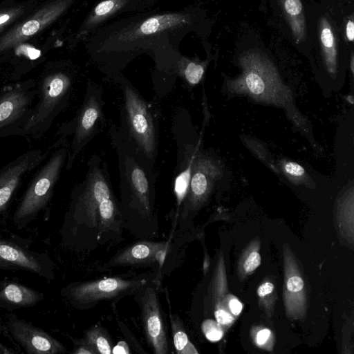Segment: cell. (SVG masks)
I'll return each mask as SVG.
<instances>
[{
  "instance_id": "1",
  "label": "cell",
  "mask_w": 354,
  "mask_h": 354,
  "mask_svg": "<svg viewBox=\"0 0 354 354\" xmlns=\"http://www.w3.org/2000/svg\"><path fill=\"white\" fill-rule=\"evenodd\" d=\"M189 13L183 11L140 15L118 21L95 30L90 37L88 49L93 59L107 74L112 62L119 58L136 56V51L168 39H180L191 25Z\"/></svg>"
},
{
  "instance_id": "2",
  "label": "cell",
  "mask_w": 354,
  "mask_h": 354,
  "mask_svg": "<svg viewBox=\"0 0 354 354\" xmlns=\"http://www.w3.org/2000/svg\"><path fill=\"white\" fill-rule=\"evenodd\" d=\"M109 137L119 169V209L124 228L139 240H151L159 232L156 209V174L122 140L110 124Z\"/></svg>"
},
{
  "instance_id": "3",
  "label": "cell",
  "mask_w": 354,
  "mask_h": 354,
  "mask_svg": "<svg viewBox=\"0 0 354 354\" xmlns=\"http://www.w3.org/2000/svg\"><path fill=\"white\" fill-rule=\"evenodd\" d=\"M113 192L106 162L101 156L93 153L83 180L71 192L60 230L65 247L88 253L100 248V205Z\"/></svg>"
},
{
  "instance_id": "4",
  "label": "cell",
  "mask_w": 354,
  "mask_h": 354,
  "mask_svg": "<svg viewBox=\"0 0 354 354\" xmlns=\"http://www.w3.org/2000/svg\"><path fill=\"white\" fill-rule=\"evenodd\" d=\"M122 93L120 126L124 142L154 169L158 149V112L123 75L112 78Z\"/></svg>"
},
{
  "instance_id": "5",
  "label": "cell",
  "mask_w": 354,
  "mask_h": 354,
  "mask_svg": "<svg viewBox=\"0 0 354 354\" xmlns=\"http://www.w3.org/2000/svg\"><path fill=\"white\" fill-rule=\"evenodd\" d=\"M104 105L102 87L88 80L84 99L75 116L63 123L56 133V142L67 145V170L72 168L85 147L105 126Z\"/></svg>"
},
{
  "instance_id": "6",
  "label": "cell",
  "mask_w": 354,
  "mask_h": 354,
  "mask_svg": "<svg viewBox=\"0 0 354 354\" xmlns=\"http://www.w3.org/2000/svg\"><path fill=\"white\" fill-rule=\"evenodd\" d=\"M75 73L64 68L44 74L37 85L38 102L34 105L23 137L37 140L50 128L68 106L74 92Z\"/></svg>"
},
{
  "instance_id": "7",
  "label": "cell",
  "mask_w": 354,
  "mask_h": 354,
  "mask_svg": "<svg viewBox=\"0 0 354 354\" xmlns=\"http://www.w3.org/2000/svg\"><path fill=\"white\" fill-rule=\"evenodd\" d=\"M156 272L139 274L130 272L75 281L64 287L61 295L76 309L86 310L103 301L115 303L133 295Z\"/></svg>"
},
{
  "instance_id": "8",
  "label": "cell",
  "mask_w": 354,
  "mask_h": 354,
  "mask_svg": "<svg viewBox=\"0 0 354 354\" xmlns=\"http://www.w3.org/2000/svg\"><path fill=\"white\" fill-rule=\"evenodd\" d=\"M52 148L53 151L35 174L15 211L13 222L17 229L26 227L46 207L65 167L67 145L54 142Z\"/></svg>"
},
{
  "instance_id": "9",
  "label": "cell",
  "mask_w": 354,
  "mask_h": 354,
  "mask_svg": "<svg viewBox=\"0 0 354 354\" xmlns=\"http://www.w3.org/2000/svg\"><path fill=\"white\" fill-rule=\"evenodd\" d=\"M239 63L242 73L230 83L232 91L248 93L259 100L283 101L285 87L277 70L265 54L254 49L247 50L239 57Z\"/></svg>"
},
{
  "instance_id": "10",
  "label": "cell",
  "mask_w": 354,
  "mask_h": 354,
  "mask_svg": "<svg viewBox=\"0 0 354 354\" xmlns=\"http://www.w3.org/2000/svg\"><path fill=\"white\" fill-rule=\"evenodd\" d=\"M160 278L161 272L157 271L133 295L148 346L154 354H168L173 352L160 301Z\"/></svg>"
},
{
  "instance_id": "11",
  "label": "cell",
  "mask_w": 354,
  "mask_h": 354,
  "mask_svg": "<svg viewBox=\"0 0 354 354\" xmlns=\"http://www.w3.org/2000/svg\"><path fill=\"white\" fill-rule=\"evenodd\" d=\"M37 93L33 81L17 82L0 91V138L24 136Z\"/></svg>"
},
{
  "instance_id": "12",
  "label": "cell",
  "mask_w": 354,
  "mask_h": 354,
  "mask_svg": "<svg viewBox=\"0 0 354 354\" xmlns=\"http://www.w3.org/2000/svg\"><path fill=\"white\" fill-rule=\"evenodd\" d=\"M218 174V167L212 159L198 151L193 164L187 193L177 214L173 216V222L178 224L181 230L205 202Z\"/></svg>"
},
{
  "instance_id": "13",
  "label": "cell",
  "mask_w": 354,
  "mask_h": 354,
  "mask_svg": "<svg viewBox=\"0 0 354 354\" xmlns=\"http://www.w3.org/2000/svg\"><path fill=\"white\" fill-rule=\"evenodd\" d=\"M171 245V239L160 241L139 240L118 250L102 264L101 270L156 266L161 272L167 257L173 250Z\"/></svg>"
},
{
  "instance_id": "14",
  "label": "cell",
  "mask_w": 354,
  "mask_h": 354,
  "mask_svg": "<svg viewBox=\"0 0 354 354\" xmlns=\"http://www.w3.org/2000/svg\"><path fill=\"white\" fill-rule=\"evenodd\" d=\"M75 0H54L0 37V53L30 39L59 17Z\"/></svg>"
},
{
  "instance_id": "15",
  "label": "cell",
  "mask_w": 354,
  "mask_h": 354,
  "mask_svg": "<svg viewBox=\"0 0 354 354\" xmlns=\"http://www.w3.org/2000/svg\"><path fill=\"white\" fill-rule=\"evenodd\" d=\"M49 150H28L0 167V215L8 207L24 176L47 158Z\"/></svg>"
},
{
  "instance_id": "16",
  "label": "cell",
  "mask_w": 354,
  "mask_h": 354,
  "mask_svg": "<svg viewBox=\"0 0 354 354\" xmlns=\"http://www.w3.org/2000/svg\"><path fill=\"white\" fill-rule=\"evenodd\" d=\"M7 331L12 339L28 354H57L66 353L65 346L42 329L10 314Z\"/></svg>"
},
{
  "instance_id": "17",
  "label": "cell",
  "mask_w": 354,
  "mask_h": 354,
  "mask_svg": "<svg viewBox=\"0 0 354 354\" xmlns=\"http://www.w3.org/2000/svg\"><path fill=\"white\" fill-rule=\"evenodd\" d=\"M0 269L26 270L45 277L52 273L50 261L11 241L0 239Z\"/></svg>"
},
{
  "instance_id": "18",
  "label": "cell",
  "mask_w": 354,
  "mask_h": 354,
  "mask_svg": "<svg viewBox=\"0 0 354 354\" xmlns=\"http://www.w3.org/2000/svg\"><path fill=\"white\" fill-rule=\"evenodd\" d=\"M152 3V0H103L88 13L77 32L78 39H84L95 32L103 23L122 12L133 10Z\"/></svg>"
},
{
  "instance_id": "19",
  "label": "cell",
  "mask_w": 354,
  "mask_h": 354,
  "mask_svg": "<svg viewBox=\"0 0 354 354\" xmlns=\"http://www.w3.org/2000/svg\"><path fill=\"white\" fill-rule=\"evenodd\" d=\"M124 230L118 200L113 192L100 205V247L114 245L122 241Z\"/></svg>"
},
{
  "instance_id": "20",
  "label": "cell",
  "mask_w": 354,
  "mask_h": 354,
  "mask_svg": "<svg viewBox=\"0 0 354 354\" xmlns=\"http://www.w3.org/2000/svg\"><path fill=\"white\" fill-rule=\"evenodd\" d=\"M44 295L19 283H11L0 290V307L21 308L35 305Z\"/></svg>"
},
{
  "instance_id": "21",
  "label": "cell",
  "mask_w": 354,
  "mask_h": 354,
  "mask_svg": "<svg viewBox=\"0 0 354 354\" xmlns=\"http://www.w3.org/2000/svg\"><path fill=\"white\" fill-rule=\"evenodd\" d=\"M297 44L306 38V24L301 0H278Z\"/></svg>"
},
{
  "instance_id": "22",
  "label": "cell",
  "mask_w": 354,
  "mask_h": 354,
  "mask_svg": "<svg viewBox=\"0 0 354 354\" xmlns=\"http://www.w3.org/2000/svg\"><path fill=\"white\" fill-rule=\"evenodd\" d=\"M319 30L324 62L328 73L333 75L337 69L336 41L331 26L324 17L320 20Z\"/></svg>"
},
{
  "instance_id": "23",
  "label": "cell",
  "mask_w": 354,
  "mask_h": 354,
  "mask_svg": "<svg viewBox=\"0 0 354 354\" xmlns=\"http://www.w3.org/2000/svg\"><path fill=\"white\" fill-rule=\"evenodd\" d=\"M169 323L172 344L177 354L198 353L185 330L183 320L176 313L169 311Z\"/></svg>"
},
{
  "instance_id": "24",
  "label": "cell",
  "mask_w": 354,
  "mask_h": 354,
  "mask_svg": "<svg viewBox=\"0 0 354 354\" xmlns=\"http://www.w3.org/2000/svg\"><path fill=\"white\" fill-rule=\"evenodd\" d=\"M96 354H112L113 344L108 331L99 323L87 329L82 338Z\"/></svg>"
},
{
  "instance_id": "25",
  "label": "cell",
  "mask_w": 354,
  "mask_h": 354,
  "mask_svg": "<svg viewBox=\"0 0 354 354\" xmlns=\"http://www.w3.org/2000/svg\"><path fill=\"white\" fill-rule=\"evenodd\" d=\"M176 65L180 75L190 86L198 84L205 72L203 64L191 61L183 57L179 59Z\"/></svg>"
},
{
  "instance_id": "26",
  "label": "cell",
  "mask_w": 354,
  "mask_h": 354,
  "mask_svg": "<svg viewBox=\"0 0 354 354\" xmlns=\"http://www.w3.org/2000/svg\"><path fill=\"white\" fill-rule=\"evenodd\" d=\"M32 3L27 2L24 4L6 8L0 10V32L21 17Z\"/></svg>"
},
{
  "instance_id": "27",
  "label": "cell",
  "mask_w": 354,
  "mask_h": 354,
  "mask_svg": "<svg viewBox=\"0 0 354 354\" xmlns=\"http://www.w3.org/2000/svg\"><path fill=\"white\" fill-rule=\"evenodd\" d=\"M201 328L205 337L211 342L219 341L223 335L221 326L212 319H205L201 324Z\"/></svg>"
},
{
  "instance_id": "28",
  "label": "cell",
  "mask_w": 354,
  "mask_h": 354,
  "mask_svg": "<svg viewBox=\"0 0 354 354\" xmlns=\"http://www.w3.org/2000/svg\"><path fill=\"white\" fill-rule=\"evenodd\" d=\"M304 287V282L302 278L297 274H292L287 278L286 282V288L288 293V298L295 296H298L299 294L303 290Z\"/></svg>"
},
{
  "instance_id": "29",
  "label": "cell",
  "mask_w": 354,
  "mask_h": 354,
  "mask_svg": "<svg viewBox=\"0 0 354 354\" xmlns=\"http://www.w3.org/2000/svg\"><path fill=\"white\" fill-rule=\"evenodd\" d=\"M261 264V256L257 251L250 253L243 263V269L245 272H252Z\"/></svg>"
},
{
  "instance_id": "30",
  "label": "cell",
  "mask_w": 354,
  "mask_h": 354,
  "mask_svg": "<svg viewBox=\"0 0 354 354\" xmlns=\"http://www.w3.org/2000/svg\"><path fill=\"white\" fill-rule=\"evenodd\" d=\"M216 322L220 326L228 325L233 322L234 317L223 308H216L214 312Z\"/></svg>"
},
{
  "instance_id": "31",
  "label": "cell",
  "mask_w": 354,
  "mask_h": 354,
  "mask_svg": "<svg viewBox=\"0 0 354 354\" xmlns=\"http://www.w3.org/2000/svg\"><path fill=\"white\" fill-rule=\"evenodd\" d=\"M73 353L75 354H96L95 350L82 338L75 341Z\"/></svg>"
},
{
  "instance_id": "32",
  "label": "cell",
  "mask_w": 354,
  "mask_h": 354,
  "mask_svg": "<svg viewBox=\"0 0 354 354\" xmlns=\"http://www.w3.org/2000/svg\"><path fill=\"white\" fill-rule=\"evenodd\" d=\"M283 169L288 174L295 177L301 176L305 174L304 167L294 162H287Z\"/></svg>"
},
{
  "instance_id": "33",
  "label": "cell",
  "mask_w": 354,
  "mask_h": 354,
  "mask_svg": "<svg viewBox=\"0 0 354 354\" xmlns=\"http://www.w3.org/2000/svg\"><path fill=\"white\" fill-rule=\"evenodd\" d=\"M274 285L271 282L262 283L257 289V294L259 297H266L273 292Z\"/></svg>"
},
{
  "instance_id": "34",
  "label": "cell",
  "mask_w": 354,
  "mask_h": 354,
  "mask_svg": "<svg viewBox=\"0 0 354 354\" xmlns=\"http://www.w3.org/2000/svg\"><path fill=\"white\" fill-rule=\"evenodd\" d=\"M229 308L234 315H239L243 308L241 302L236 298H232L229 301Z\"/></svg>"
},
{
  "instance_id": "35",
  "label": "cell",
  "mask_w": 354,
  "mask_h": 354,
  "mask_svg": "<svg viewBox=\"0 0 354 354\" xmlns=\"http://www.w3.org/2000/svg\"><path fill=\"white\" fill-rule=\"evenodd\" d=\"M130 349L127 345V344L124 342L121 341L120 342H118L115 346H113L112 348V353L116 354H129L130 353Z\"/></svg>"
},
{
  "instance_id": "36",
  "label": "cell",
  "mask_w": 354,
  "mask_h": 354,
  "mask_svg": "<svg viewBox=\"0 0 354 354\" xmlns=\"http://www.w3.org/2000/svg\"><path fill=\"white\" fill-rule=\"evenodd\" d=\"M271 332L268 329H262L257 335V342L259 345L264 344L268 339Z\"/></svg>"
},
{
  "instance_id": "37",
  "label": "cell",
  "mask_w": 354,
  "mask_h": 354,
  "mask_svg": "<svg viewBox=\"0 0 354 354\" xmlns=\"http://www.w3.org/2000/svg\"><path fill=\"white\" fill-rule=\"evenodd\" d=\"M346 35L348 41H353L354 39V23L352 20H348L346 27Z\"/></svg>"
},
{
  "instance_id": "38",
  "label": "cell",
  "mask_w": 354,
  "mask_h": 354,
  "mask_svg": "<svg viewBox=\"0 0 354 354\" xmlns=\"http://www.w3.org/2000/svg\"><path fill=\"white\" fill-rule=\"evenodd\" d=\"M18 353L17 351L11 349L10 348L6 346L0 341V354H12Z\"/></svg>"
},
{
  "instance_id": "39",
  "label": "cell",
  "mask_w": 354,
  "mask_h": 354,
  "mask_svg": "<svg viewBox=\"0 0 354 354\" xmlns=\"http://www.w3.org/2000/svg\"><path fill=\"white\" fill-rule=\"evenodd\" d=\"M353 62H354L353 55H352L351 59V68L352 73H353V72H354Z\"/></svg>"
}]
</instances>
